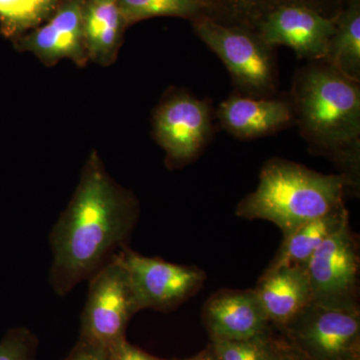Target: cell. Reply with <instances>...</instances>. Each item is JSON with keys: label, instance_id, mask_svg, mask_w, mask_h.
<instances>
[{"label": "cell", "instance_id": "obj_16", "mask_svg": "<svg viewBox=\"0 0 360 360\" xmlns=\"http://www.w3.org/2000/svg\"><path fill=\"white\" fill-rule=\"evenodd\" d=\"M82 25L89 60L103 65L115 63L127 27L116 2L85 0Z\"/></svg>", "mask_w": 360, "mask_h": 360}, {"label": "cell", "instance_id": "obj_20", "mask_svg": "<svg viewBox=\"0 0 360 360\" xmlns=\"http://www.w3.org/2000/svg\"><path fill=\"white\" fill-rule=\"evenodd\" d=\"M61 0H0V20L7 34L32 30L45 22Z\"/></svg>", "mask_w": 360, "mask_h": 360}, {"label": "cell", "instance_id": "obj_8", "mask_svg": "<svg viewBox=\"0 0 360 360\" xmlns=\"http://www.w3.org/2000/svg\"><path fill=\"white\" fill-rule=\"evenodd\" d=\"M312 302L359 310V250L349 224L329 236L307 265Z\"/></svg>", "mask_w": 360, "mask_h": 360}, {"label": "cell", "instance_id": "obj_22", "mask_svg": "<svg viewBox=\"0 0 360 360\" xmlns=\"http://www.w3.org/2000/svg\"><path fill=\"white\" fill-rule=\"evenodd\" d=\"M39 345V338L30 329H9L0 341V360H37Z\"/></svg>", "mask_w": 360, "mask_h": 360}, {"label": "cell", "instance_id": "obj_26", "mask_svg": "<svg viewBox=\"0 0 360 360\" xmlns=\"http://www.w3.org/2000/svg\"><path fill=\"white\" fill-rule=\"evenodd\" d=\"M180 360V359H175ZM182 360H221L219 356V354L215 352L214 348L212 347V345H208L207 347L205 348V350L200 352L196 355H194L193 357H189V359H182Z\"/></svg>", "mask_w": 360, "mask_h": 360}, {"label": "cell", "instance_id": "obj_27", "mask_svg": "<svg viewBox=\"0 0 360 360\" xmlns=\"http://www.w3.org/2000/svg\"><path fill=\"white\" fill-rule=\"evenodd\" d=\"M96 1H101V2H115L116 0H96Z\"/></svg>", "mask_w": 360, "mask_h": 360}, {"label": "cell", "instance_id": "obj_24", "mask_svg": "<svg viewBox=\"0 0 360 360\" xmlns=\"http://www.w3.org/2000/svg\"><path fill=\"white\" fill-rule=\"evenodd\" d=\"M65 360H110V356L108 349L78 340Z\"/></svg>", "mask_w": 360, "mask_h": 360}, {"label": "cell", "instance_id": "obj_21", "mask_svg": "<svg viewBox=\"0 0 360 360\" xmlns=\"http://www.w3.org/2000/svg\"><path fill=\"white\" fill-rule=\"evenodd\" d=\"M210 340L221 360H281L283 336L274 328L250 340Z\"/></svg>", "mask_w": 360, "mask_h": 360}, {"label": "cell", "instance_id": "obj_2", "mask_svg": "<svg viewBox=\"0 0 360 360\" xmlns=\"http://www.w3.org/2000/svg\"><path fill=\"white\" fill-rule=\"evenodd\" d=\"M290 97L310 150L333 161L348 187L359 191L360 82L326 60L309 61L295 71Z\"/></svg>", "mask_w": 360, "mask_h": 360}, {"label": "cell", "instance_id": "obj_6", "mask_svg": "<svg viewBox=\"0 0 360 360\" xmlns=\"http://www.w3.org/2000/svg\"><path fill=\"white\" fill-rule=\"evenodd\" d=\"M359 312L312 302L278 331L309 360H352L360 355Z\"/></svg>", "mask_w": 360, "mask_h": 360}, {"label": "cell", "instance_id": "obj_28", "mask_svg": "<svg viewBox=\"0 0 360 360\" xmlns=\"http://www.w3.org/2000/svg\"><path fill=\"white\" fill-rule=\"evenodd\" d=\"M352 360H360V355H357V356H355L354 359H352Z\"/></svg>", "mask_w": 360, "mask_h": 360}, {"label": "cell", "instance_id": "obj_9", "mask_svg": "<svg viewBox=\"0 0 360 360\" xmlns=\"http://www.w3.org/2000/svg\"><path fill=\"white\" fill-rule=\"evenodd\" d=\"M129 272L139 309L168 311L200 290L205 274L194 266L172 264L134 252L129 246L118 252Z\"/></svg>", "mask_w": 360, "mask_h": 360}, {"label": "cell", "instance_id": "obj_1", "mask_svg": "<svg viewBox=\"0 0 360 360\" xmlns=\"http://www.w3.org/2000/svg\"><path fill=\"white\" fill-rule=\"evenodd\" d=\"M139 217L134 194L106 172L96 153L89 156L70 202L52 227L49 284L65 296L127 248Z\"/></svg>", "mask_w": 360, "mask_h": 360}, {"label": "cell", "instance_id": "obj_3", "mask_svg": "<svg viewBox=\"0 0 360 360\" xmlns=\"http://www.w3.org/2000/svg\"><path fill=\"white\" fill-rule=\"evenodd\" d=\"M348 182L342 174H323L283 158L267 160L253 193L236 207L245 219L276 224L283 238L310 220L345 206Z\"/></svg>", "mask_w": 360, "mask_h": 360}, {"label": "cell", "instance_id": "obj_5", "mask_svg": "<svg viewBox=\"0 0 360 360\" xmlns=\"http://www.w3.org/2000/svg\"><path fill=\"white\" fill-rule=\"evenodd\" d=\"M89 281L78 340L110 349L127 340L130 319L141 309L129 272L118 253L97 270Z\"/></svg>", "mask_w": 360, "mask_h": 360}, {"label": "cell", "instance_id": "obj_17", "mask_svg": "<svg viewBox=\"0 0 360 360\" xmlns=\"http://www.w3.org/2000/svg\"><path fill=\"white\" fill-rule=\"evenodd\" d=\"M348 224L349 212L345 206L324 217L305 222L288 236H284L283 243L270 262L269 269L283 265L307 266L322 243Z\"/></svg>", "mask_w": 360, "mask_h": 360}, {"label": "cell", "instance_id": "obj_19", "mask_svg": "<svg viewBox=\"0 0 360 360\" xmlns=\"http://www.w3.org/2000/svg\"><path fill=\"white\" fill-rule=\"evenodd\" d=\"M127 26L158 16L193 21L206 16L203 0H116Z\"/></svg>", "mask_w": 360, "mask_h": 360}, {"label": "cell", "instance_id": "obj_12", "mask_svg": "<svg viewBox=\"0 0 360 360\" xmlns=\"http://www.w3.org/2000/svg\"><path fill=\"white\" fill-rule=\"evenodd\" d=\"M214 116L220 127L236 139H262L295 127L290 94L255 98L232 94L221 101Z\"/></svg>", "mask_w": 360, "mask_h": 360}, {"label": "cell", "instance_id": "obj_15", "mask_svg": "<svg viewBox=\"0 0 360 360\" xmlns=\"http://www.w3.org/2000/svg\"><path fill=\"white\" fill-rule=\"evenodd\" d=\"M349 0H203L206 16L225 25L255 30L269 14L288 6L314 9L328 18H335Z\"/></svg>", "mask_w": 360, "mask_h": 360}, {"label": "cell", "instance_id": "obj_11", "mask_svg": "<svg viewBox=\"0 0 360 360\" xmlns=\"http://www.w3.org/2000/svg\"><path fill=\"white\" fill-rule=\"evenodd\" d=\"M85 0H61L51 18L18 40V49L34 53L46 65L70 59L77 65L89 61L82 15Z\"/></svg>", "mask_w": 360, "mask_h": 360}, {"label": "cell", "instance_id": "obj_29", "mask_svg": "<svg viewBox=\"0 0 360 360\" xmlns=\"http://www.w3.org/2000/svg\"><path fill=\"white\" fill-rule=\"evenodd\" d=\"M174 360H175V359H174Z\"/></svg>", "mask_w": 360, "mask_h": 360}, {"label": "cell", "instance_id": "obj_10", "mask_svg": "<svg viewBox=\"0 0 360 360\" xmlns=\"http://www.w3.org/2000/svg\"><path fill=\"white\" fill-rule=\"evenodd\" d=\"M336 18H328L307 7H283L269 14L255 32L274 49L281 45L290 47L297 58L324 60L335 32Z\"/></svg>", "mask_w": 360, "mask_h": 360}, {"label": "cell", "instance_id": "obj_23", "mask_svg": "<svg viewBox=\"0 0 360 360\" xmlns=\"http://www.w3.org/2000/svg\"><path fill=\"white\" fill-rule=\"evenodd\" d=\"M108 350L110 360H169L153 356L141 348L131 345L127 340L120 341V343Z\"/></svg>", "mask_w": 360, "mask_h": 360}, {"label": "cell", "instance_id": "obj_13", "mask_svg": "<svg viewBox=\"0 0 360 360\" xmlns=\"http://www.w3.org/2000/svg\"><path fill=\"white\" fill-rule=\"evenodd\" d=\"M203 322L210 340H250L274 328L255 290L215 293L205 303Z\"/></svg>", "mask_w": 360, "mask_h": 360}, {"label": "cell", "instance_id": "obj_18", "mask_svg": "<svg viewBox=\"0 0 360 360\" xmlns=\"http://www.w3.org/2000/svg\"><path fill=\"white\" fill-rule=\"evenodd\" d=\"M324 60L360 82V0H349L336 18L335 32Z\"/></svg>", "mask_w": 360, "mask_h": 360}, {"label": "cell", "instance_id": "obj_14", "mask_svg": "<svg viewBox=\"0 0 360 360\" xmlns=\"http://www.w3.org/2000/svg\"><path fill=\"white\" fill-rule=\"evenodd\" d=\"M255 290L270 324L277 330L312 303L309 274L302 265L267 267Z\"/></svg>", "mask_w": 360, "mask_h": 360}, {"label": "cell", "instance_id": "obj_4", "mask_svg": "<svg viewBox=\"0 0 360 360\" xmlns=\"http://www.w3.org/2000/svg\"><path fill=\"white\" fill-rule=\"evenodd\" d=\"M191 23L198 39L226 66L234 92L255 98L278 96L276 49L265 44L255 30L221 25L207 16Z\"/></svg>", "mask_w": 360, "mask_h": 360}, {"label": "cell", "instance_id": "obj_25", "mask_svg": "<svg viewBox=\"0 0 360 360\" xmlns=\"http://www.w3.org/2000/svg\"><path fill=\"white\" fill-rule=\"evenodd\" d=\"M281 360H309L296 350L292 345L288 342V340L283 336V354H281Z\"/></svg>", "mask_w": 360, "mask_h": 360}, {"label": "cell", "instance_id": "obj_7", "mask_svg": "<svg viewBox=\"0 0 360 360\" xmlns=\"http://www.w3.org/2000/svg\"><path fill=\"white\" fill-rule=\"evenodd\" d=\"M214 134L212 104L187 91L165 96L153 116V135L170 167L195 160Z\"/></svg>", "mask_w": 360, "mask_h": 360}]
</instances>
